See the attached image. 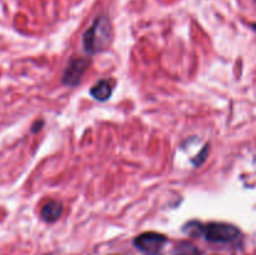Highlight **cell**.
Listing matches in <instances>:
<instances>
[{"label":"cell","mask_w":256,"mask_h":255,"mask_svg":"<svg viewBox=\"0 0 256 255\" xmlns=\"http://www.w3.org/2000/svg\"><path fill=\"white\" fill-rule=\"evenodd\" d=\"M112 40V24L106 16H100L84 34L85 52L94 55L106 49Z\"/></svg>","instance_id":"6da1fadb"},{"label":"cell","mask_w":256,"mask_h":255,"mask_svg":"<svg viewBox=\"0 0 256 255\" xmlns=\"http://www.w3.org/2000/svg\"><path fill=\"white\" fill-rule=\"evenodd\" d=\"M202 234L205 239L212 242H230L240 235V230L236 226L224 222H212L202 226Z\"/></svg>","instance_id":"7a4b0ae2"},{"label":"cell","mask_w":256,"mask_h":255,"mask_svg":"<svg viewBox=\"0 0 256 255\" xmlns=\"http://www.w3.org/2000/svg\"><path fill=\"white\" fill-rule=\"evenodd\" d=\"M166 242V236L162 234H158V232H144L135 238L134 240V245L138 249L150 255H155L162 252Z\"/></svg>","instance_id":"3957f363"},{"label":"cell","mask_w":256,"mask_h":255,"mask_svg":"<svg viewBox=\"0 0 256 255\" xmlns=\"http://www.w3.org/2000/svg\"><path fill=\"white\" fill-rule=\"evenodd\" d=\"M90 66V59L88 58H75L68 65L66 70L64 72V76H62V82H64L66 86L74 88L82 80V75L85 74L88 69Z\"/></svg>","instance_id":"277c9868"},{"label":"cell","mask_w":256,"mask_h":255,"mask_svg":"<svg viewBox=\"0 0 256 255\" xmlns=\"http://www.w3.org/2000/svg\"><path fill=\"white\" fill-rule=\"evenodd\" d=\"M62 214V205L59 202L50 200L49 202L44 205L42 210V218L46 222H54L59 220Z\"/></svg>","instance_id":"5b68a950"},{"label":"cell","mask_w":256,"mask_h":255,"mask_svg":"<svg viewBox=\"0 0 256 255\" xmlns=\"http://www.w3.org/2000/svg\"><path fill=\"white\" fill-rule=\"evenodd\" d=\"M112 94V88L110 85V82H106V80H100L90 90V95L95 100H99V102H106V100L110 99Z\"/></svg>","instance_id":"8992f818"},{"label":"cell","mask_w":256,"mask_h":255,"mask_svg":"<svg viewBox=\"0 0 256 255\" xmlns=\"http://www.w3.org/2000/svg\"><path fill=\"white\" fill-rule=\"evenodd\" d=\"M44 125V122H36L34 124V126H32V132H38L40 129H42V126Z\"/></svg>","instance_id":"52a82bcc"},{"label":"cell","mask_w":256,"mask_h":255,"mask_svg":"<svg viewBox=\"0 0 256 255\" xmlns=\"http://www.w3.org/2000/svg\"><path fill=\"white\" fill-rule=\"evenodd\" d=\"M252 28H254V30H255V32H256V24L252 25Z\"/></svg>","instance_id":"ba28073f"}]
</instances>
